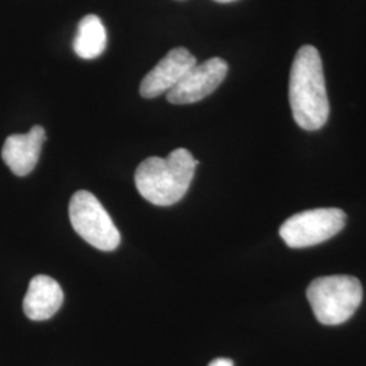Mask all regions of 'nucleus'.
I'll use <instances>...</instances> for the list:
<instances>
[{
	"label": "nucleus",
	"mask_w": 366,
	"mask_h": 366,
	"mask_svg": "<svg viewBox=\"0 0 366 366\" xmlns=\"http://www.w3.org/2000/svg\"><path fill=\"white\" fill-rule=\"evenodd\" d=\"M289 104L296 124L304 131H319L330 117L326 80L319 51L304 45L296 53L289 76Z\"/></svg>",
	"instance_id": "nucleus-1"
},
{
	"label": "nucleus",
	"mask_w": 366,
	"mask_h": 366,
	"mask_svg": "<svg viewBox=\"0 0 366 366\" xmlns=\"http://www.w3.org/2000/svg\"><path fill=\"white\" fill-rule=\"evenodd\" d=\"M45 140V129L39 125L25 134H11L4 142L1 159L15 175L26 177L36 169Z\"/></svg>",
	"instance_id": "nucleus-8"
},
{
	"label": "nucleus",
	"mask_w": 366,
	"mask_h": 366,
	"mask_svg": "<svg viewBox=\"0 0 366 366\" xmlns=\"http://www.w3.org/2000/svg\"><path fill=\"white\" fill-rule=\"evenodd\" d=\"M216 3H232V1H236V0H214Z\"/></svg>",
	"instance_id": "nucleus-12"
},
{
	"label": "nucleus",
	"mask_w": 366,
	"mask_h": 366,
	"mask_svg": "<svg viewBox=\"0 0 366 366\" xmlns=\"http://www.w3.org/2000/svg\"><path fill=\"white\" fill-rule=\"evenodd\" d=\"M106 29L98 15H86L79 22L76 36L74 39V51L80 59L92 60L105 52Z\"/></svg>",
	"instance_id": "nucleus-10"
},
{
	"label": "nucleus",
	"mask_w": 366,
	"mask_h": 366,
	"mask_svg": "<svg viewBox=\"0 0 366 366\" xmlns=\"http://www.w3.org/2000/svg\"><path fill=\"white\" fill-rule=\"evenodd\" d=\"M63 300V289L57 281L48 275H36L24 299V312L34 322L48 320L61 308Z\"/></svg>",
	"instance_id": "nucleus-9"
},
{
	"label": "nucleus",
	"mask_w": 366,
	"mask_h": 366,
	"mask_svg": "<svg viewBox=\"0 0 366 366\" xmlns=\"http://www.w3.org/2000/svg\"><path fill=\"white\" fill-rule=\"evenodd\" d=\"M196 64V57L186 48L171 49L142 80L140 95L151 99L170 92Z\"/></svg>",
	"instance_id": "nucleus-7"
},
{
	"label": "nucleus",
	"mask_w": 366,
	"mask_h": 366,
	"mask_svg": "<svg viewBox=\"0 0 366 366\" xmlns=\"http://www.w3.org/2000/svg\"><path fill=\"white\" fill-rule=\"evenodd\" d=\"M197 164L198 160L184 148L174 149L167 157H148L134 172L136 187L148 202L171 207L187 193Z\"/></svg>",
	"instance_id": "nucleus-2"
},
{
	"label": "nucleus",
	"mask_w": 366,
	"mask_h": 366,
	"mask_svg": "<svg viewBox=\"0 0 366 366\" xmlns=\"http://www.w3.org/2000/svg\"><path fill=\"white\" fill-rule=\"evenodd\" d=\"M69 220L81 239L101 251H113L121 242L117 227L90 192H76L69 201Z\"/></svg>",
	"instance_id": "nucleus-4"
},
{
	"label": "nucleus",
	"mask_w": 366,
	"mask_h": 366,
	"mask_svg": "<svg viewBox=\"0 0 366 366\" xmlns=\"http://www.w3.org/2000/svg\"><path fill=\"white\" fill-rule=\"evenodd\" d=\"M362 296L360 280L352 275L320 277L307 289L315 316L325 326H338L347 322L358 310Z\"/></svg>",
	"instance_id": "nucleus-3"
},
{
	"label": "nucleus",
	"mask_w": 366,
	"mask_h": 366,
	"mask_svg": "<svg viewBox=\"0 0 366 366\" xmlns=\"http://www.w3.org/2000/svg\"><path fill=\"white\" fill-rule=\"evenodd\" d=\"M227 74L228 64L222 57H212L196 64L167 92V101L174 105L199 102L217 90Z\"/></svg>",
	"instance_id": "nucleus-6"
},
{
	"label": "nucleus",
	"mask_w": 366,
	"mask_h": 366,
	"mask_svg": "<svg viewBox=\"0 0 366 366\" xmlns=\"http://www.w3.org/2000/svg\"><path fill=\"white\" fill-rule=\"evenodd\" d=\"M346 225V213L338 208L305 210L289 217L280 228V236L290 249L320 244L340 234Z\"/></svg>",
	"instance_id": "nucleus-5"
},
{
	"label": "nucleus",
	"mask_w": 366,
	"mask_h": 366,
	"mask_svg": "<svg viewBox=\"0 0 366 366\" xmlns=\"http://www.w3.org/2000/svg\"><path fill=\"white\" fill-rule=\"evenodd\" d=\"M208 366H234V361L229 358H216Z\"/></svg>",
	"instance_id": "nucleus-11"
}]
</instances>
